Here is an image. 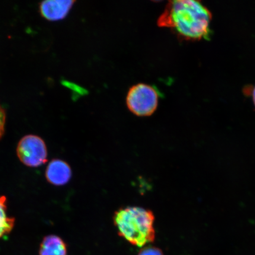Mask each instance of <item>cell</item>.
<instances>
[{"instance_id": "obj_11", "label": "cell", "mask_w": 255, "mask_h": 255, "mask_svg": "<svg viewBox=\"0 0 255 255\" xmlns=\"http://www.w3.org/2000/svg\"><path fill=\"white\" fill-rule=\"evenodd\" d=\"M251 94L252 97H253V103L254 104V106L255 107V87L254 88H252Z\"/></svg>"}, {"instance_id": "obj_9", "label": "cell", "mask_w": 255, "mask_h": 255, "mask_svg": "<svg viewBox=\"0 0 255 255\" xmlns=\"http://www.w3.org/2000/svg\"><path fill=\"white\" fill-rule=\"evenodd\" d=\"M138 255H164L162 251L154 247H145L139 252Z\"/></svg>"}, {"instance_id": "obj_10", "label": "cell", "mask_w": 255, "mask_h": 255, "mask_svg": "<svg viewBox=\"0 0 255 255\" xmlns=\"http://www.w3.org/2000/svg\"><path fill=\"white\" fill-rule=\"evenodd\" d=\"M5 117L4 111H3L2 108L0 107V138L4 132Z\"/></svg>"}, {"instance_id": "obj_3", "label": "cell", "mask_w": 255, "mask_h": 255, "mask_svg": "<svg viewBox=\"0 0 255 255\" xmlns=\"http://www.w3.org/2000/svg\"><path fill=\"white\" fill-rule=\"evenodd\" d=\"M159 94L151 86L138 84L129 89L127 96L128 108L138 117H148L155 113L158 107Z\"/></svg>"}, {"instance_id": "obj_1", "label": "cell", "mask_w": 255, "mask_h": 255, "mask_svg": "<svg viewBox=\"0 0 255 255\" xmlns=\"http://www.w3.org/2000/svg\"><path fill=\"white\" fill-rule=\"evenodd\" d=\"M212 20V12L200 1L175 0L168 2L157 24L170 28L181 39L194 41L209 39Z\"/></svg>"}, {"instance_id": "obj_7", "label": "cell", "mask_w": 255, "mask_h": 255, "mask_svg": "<svg viewBox=\"0 0 255 255\" xmlns=\"http://www.w3.org/2000/svg\"><path fill=\"white\" fill-rule=\"evenodd\" d=\"M67 245L58 236H47L40 244L39 255H67Z\"/></svg>"}, {"instance_id": "obj_5", "label": "cell", "mask_w": 255, "mask_h": 255, "mask_svg": "<svg viewBox=\"0 0 255 255\" xmlns=\"http://www.w3.org/2000/svg\"><path fill=\"white\" fill-rule=\"evenodd\" d=\"M46 177L50 184L63 186L71 180V168L66 162L61 159H53L46 168Z\"/></svg>"}, {"instance_id": "obj_4", "label": "cell", "mask_w": 255, "mask_h": 255, "mask_svg": "<svg viewBox=\"0 0 255 255\" xmlns=\"http://www.w3.org/2000/svg\"><path fill=\"white\" fill-rule=\"evenodd\" d=\"M17 154L20 161L30 167H37L46 163L47 150L45 142L39 136L28 135L19 141Z\"/></svg>"}, {"instance_id": "obj_8", "label": "cell", "mask_w": 255, "mask_h": 255, "mask_svg": "<svg viewBox=\"0 0 255 255\" xmlns=\"http://www.w3.org/2000/svg\"><path fill=\"white\" fill-rule=\"evenodd\" d=\"M14 224L15 219L7 215V199L5 196H0V238L9 234Z\"/></svg>"}, {"instance_id": "obj_6", "label": "cell", "mask_w": 255, "mask_h": 255, "mask_svg": "<svg viewBox=\"0 0 255 255\" xmlns=\"http://www.w3.org/2000/svg\"><path fill=\"white\" fill-rule=\"evenodd\" d=\"M74 1H61V0H50L41 3L40 9L43 17L48 20L56 21L62 20L69 13Z\"/></svg>"}, {"instance_id": "obj_2", "label": "cell", "mask_w": 255, "mask_h": 255, "mask_svg": "<svg viewBox=\"0 0 255 255\" xmlns=\"http://www.w3.org/2000/svg\"><path fill=\"white\" fill-rule=\"evenodd\" d=\"M113 220L121 237L134 246L142 247L155 240V216L151 210L124 207L115 212Z\"/></svg>"}]
</instances>
